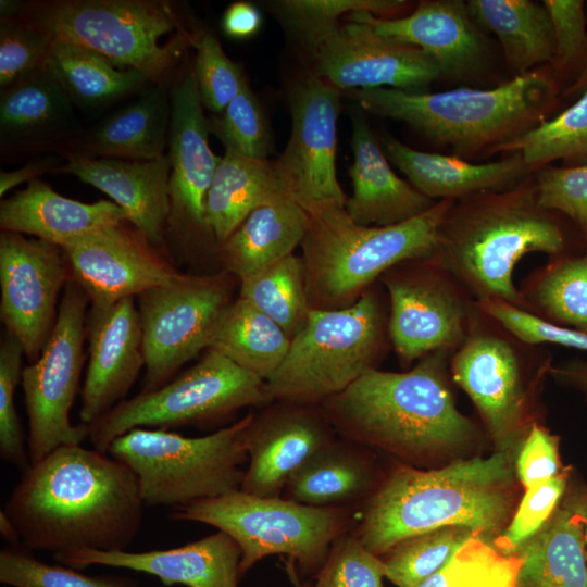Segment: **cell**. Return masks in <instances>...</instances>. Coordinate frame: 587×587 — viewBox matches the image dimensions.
I'll list each match as a JSON object with an SVG mask.
<instances>
[{"label":"cell","mask_w":587,"mask_h":587,"mask_svg":"<svg viewBox=\"0 0 587 587\" xmlns=\"http://www.w3.org/2000/svg\"><path fill=\"white\" fill-rule=\"evenodd\" d=\"M380 278L389 296L390 344L402 363L464 342L472 324L467 304L432 259L400 263Z\"/></svg>","instance_id":"obj_14"},{"label":"cell","mask_w":587,"mask_h":587,"mask_svg":"<svg viewBox=\"0 0 587 587\" xmlns=\"http://www.w3.org/2000/svg\"><path fill=\"white\" fill-rule=\"evenodd\" d=\"M384 146L388 159L408 182L434 201L505 190L535 171L520 153L499 161L472 163L455 155L420 151L390 136L385 138Z\"/></svg>","instance_id":"obj_27"},{"label":"cell","mask_w":587,"mask_h":587,"mask_svg":"<svg viewBox=\"0 0 587 587\" xmlns=\"http://www.w3.org/2000/svg\"><path fill=\"white\" fill-rule=\"evenodd\" d=\"M550 73L532 71L490 89L414 92L395 88L358 90L361 107L403 122L427 139L469 160L491 152L546 121L558 100Z\"/></svg>","instance_id":"obj_5"},{"label":"cell","mask_w":587,"mask_h":587,"mask_svg":"<svg viewBox=\"0 0 587 587\" xmlns=\"http://www.w3.org/2000/svg\"><path fill=\"white\" fill-rule=\"evenodd\" d=\"M408 7L402 0H284L276 2L284 22L304 45L339 24L341 16L366 12L392 18Z\"/></svg>","instance_id":"obj_45"},{"label":"cell","mask_w":587,"mask_h":587,"mask_svg":"<svg viewBox=\"0 0 587 587\" xmlns=\"http://www.w3.org/2000/svg\"><path fill=\"white\" fill-rule=\"evenodd\" d=\"M542 4L553 29L555 49L551 65L558 74L573 72L578 77L587 63L586 2L544 0Z\"/></svg>","instance_id":"obj_53"},{"label":"cell","mask_w":587,"mask_h":587,"mask_svg":"<svg viewBox=\"0 0 587 587\" xmlns=\"http://www.w3.org/2000/svg\"><path fill=\"white\" fill-rule=\"evenodd\" d=\"M587 11V1H586ZM587 91V63L579 76L565 89V96H580Z\"/></svg>","instance_id":"obj_60"},{"label":"cell","mask_w":587,"mask_h":587,"mask_svg":"<svg viewBox=\"0 0 587 587\" xmlns=\"http://www.w3.org/2000/svg\"><path fill=\"white\" fill-rule=\"evenodd\" d=\"M17 15L50 41L80 45L121 68L160 82L184 48V39L161 45L178 27V16L162 0H49L21 3Z\"/></svg>","instance_id":"obj_10"},{"label":"cell","mask_w":587,"mask_h":587,"mask_svg":"<svg viewBox=\"0 0 587 587\" xmlns=\"http://www.w3.org/2000/svg\"><path fill=\"white\" fill-rule=\"evenodd\" d=\"M88 365L79 417L90 426L124 400L145 366L142 333L134 297L90 307L86 317Z\"/></svg>","instance_id":"obj_22"},{"label":"cell","mask_w":587,"mask_h":587,"mask_svg":"<svg viewBox=\"0 0 587 587\" xmlns=\"http://www.w3.org/2000/svg\"><path fill=\"white\" fill-rule=\"evenodd\" d=\"M0 583L11 587H136L127 576L88 575L63 564H50L14 548L0 551Z\"/></svg>","instance_id":"obj_44"},{"label":"cell","mask_w":587,"mask_h":587,"mask_svg":"<svg viewBox=\"0 0 587 587\" xmlns=\"http://www.w3.org/2000/svg\"><path fill=\"white\" fill-rule=\"evenodd\" d=\"M514 466L525 489L562 473L558 437L536 424L532 425L520 447Z\"/></svg>","instance_id":"obj_54"},{"label":"cell","mask_w":587,"mask_h":587,"mask_svg":"<svg viewBox=\"0 0 587 587\" xmlns=\"http://www.w3.org/2000/svg\"><path fill=\"white\" fill-rule=\"evenodd\" d=\"M371 451L337 436L291 475L282 496L319 508L362 507L383 482Z\"/></svg>","instance_id":"obj_29"},{"label":"cell","mask_w":587,"mask_h":587,"mask_svg":"<svg viewBox=\"0 0 587 587\" xmlns=\"http://www.w3.org/2000/svg\"><path fill=\"white\" fill-rule=\"evenodd\" d=\"M284 564L295 587H384L382 558L369 551L351 532L334 541L313 584L301 582L295 560L286 558Z\"/></svg>","instance_id":"obj_43"},{"label":"cell","mask_w":587,"mask_h":587,"mask_svg":"<svg viewBox=\"0 0 587 587\" xmlns=\"http://www.w3.org/2000/svg\"><path fill=\"white\" fill-rule=\"evenodd\" d=\"M145 503L138 478L121 461L82 445L61 446L29 464L4 509L28 550H126Z\"/></svg>","instance_id":"obj_1"},{"label":"cell","mask_w":587,"mask_h":587,"mask_svg":"<svg viewBox=\"0 0 587 587\" xmlns=\"http://www.w3.org/2000/svg\"><path fill=\"white\" fill-rule=\"evenodd\" d=\"M338 435L321 404L274 400L245 433L248 467L240 490L279 497L291 475Z\"/></svg>","instance_id":"obj_20"},{"label":"cell","mask_w":587,"mask_h":587,"mask_svg":"<svg viewBox=\"0 0 587 587\" xmlns=\"http://www.w3.org/2000/svg\"><path fill=\"white\" fill-rule=\"evenodd\" d=\"M388 314L372 287L352 305L312 309L266 380L271 399L321 404L372 369L388 345Z\"/></svg>","instance_id":"obj_7"},{"label":"cell","mask_w":587,"mask_h":587,"mask_svg":"<svg viewBox=\"0 0 587 587\" xmlns=\"http://www.w3.org/2000/svg\"><path fill=\"white\" fill-rule=\"evenodd\" d=\"M89 298L73 279L64 287L53 330L38 359L23 367L21 386L28 419L29 464L64 445H80L89 426L73 425L70 410L85 361Z\"/></svg>","instance_id":"obj_13"},{"label":"cell","mask_w":587,"mask_h":587,"mask_svg":"<svg viewBox=\"0 0 587 587\" xmlns=\"http://www.w3.org/2000/svg\"><path fill=\"white\" fill-rule=\"evenodd\" d=\"M46 67L72 103L80 108L109 104L150 82L138 71L121 68L92 49L60 40L50 42Z\"/></svg>","instance_id":"obj_36"},{"label":"cell","mask_w":587,"mask_h":587,"mask_svg":"<svg viewBox=\"0 0 587 587\" xmlns=\"http://www.w3.org/2000/svg\"><path fill=\"white\" fill-rule=\"evenodd\" d=\"M124 222H128L126 213L113 201L70 199L39 178L0 202L1 230L32 235L60 248Z\"/></svg>","instance_id":"obj_28"},{"label":"cell","mask_w":587,"mask_h":587,"mask_svg":"<svg viewBox=\"0 0 587 587\" xmlns=\"http://www.w3.org/2000/svg\"><path fill=\"white\" fill-rule=\"evenodd\" d=\"M525 294L527 305L547 320L587 334V248L546 265L530 277Z\"/></svg>","instance_id":"obj_39"},{"label":"cell","mask_w":587,"mask_h":587,"mask_svg":"<svg viewBox=\"0 0 587 587\" xmlns=\"http://www.w3.org/2000/svg\"><path fill=\"white\" fill-rule=\"evenodd\" d=\"M535 184L540 207L569 216L587 241V164L546 165L536 171Z\"/></svg>","instance_id":"obj_52"},{"label":"cell","mask_w":587,"mask_h":587,"mask_svg":"<svg viewBox=\"0 0 587 587\" xmlns=\"http://www.w3.org/2000/svg\"><path fill=\"white\" fill-rule=\"evenodd\" d=\"M239 297L264 313L292 339L312 310L301 257L291 254L238 280Z\"/></svg>","instance_id":"obj_38"},{"label":"cell","mask_w":587,"mask_h":587,"mask_svg":"<svg viewBox=\"0 0 587 587\" xmlns=\"http://www.w3.org/2000/svg\"><path fill=\"white\" fill-rule=\"evenodd\" d=\"M474 537L480 536L469 527L444 526L405 538L384 554L385 577L397 587H417Z\"/></svg>","instance_id":"obj_41"},{"label":"cell","mask_w":587,"mask_h":587,"mask_svg":"<svg viewBox=\"0 0 587 587\" xmlns=\"http://www.w3.org/2000/svg\"><path fill=\"white\" fill-rule=\"evenodd\" d=\"M316 76L338 90L395 88L422 92L441 76L438 64L417 47L378 35L347 20L310 40Z\"/></svg>","instance_id":"obj_16"},{"label":"cell","mask_w":587,"mask_h":587,"mask_svg":"<svg viewBox=\"0 0 587 587\" xmlns=\"http://www.w3.org/2000/svg\"><path fill=\"white\" fill-rule=\"evenodd\" d=\"M563 382L574 385L587 394V362H573L552 370Z\"/></svg>","instance_id":"obj_58"},{"label":"cell","mask_w":587,"mask_h":587,"mask_svg":"<svg viewBox=\"0 0 587 587\" xmlns=\"http://www.w3.org/2000/svg\"><path fill=\"white\" fill-rule=\"evenodd\" d=\"M447 352L425 355L405 372L372 369L321 403L336 434L410 463L467 445L475 427L455 408Z\"/></svg>","instance_id":"obj_3"},{"label":"cell","mask_w":587,"mask_h":587,"mask_svg":"<svg viewBox=\"0 0 587 587\" xmlns=\"http://www.w3.org/2000/svg\"><path fill=\"white\" fill-rule=\"evenodd\" d=\"M261 25V14L258 9L248 2L232 3L223 15L224 32L234 38H247L253 35Z\"/></svg>","instance_id":"obj_55"},{"label":"cell","mask_w":587,"mask_h":587,"mask_svg":"<svg viewBox=\"0 0 587 587\" xmlns=\"http://www.w3.org/2000/svg\"><path fill=\"white\" fill-rule=\"evenodd\" d=\"M550 212L540 207L529 177L505 190L455 200L429 259L477 300L500 299L527 309L513 282L516 263L530 252L559 255L565 248L563 229Z\"/></svg>","instance_id":"obj_4"},{"label":"cell","mask_w":587,"mask_h":587,"mask_svg":"<svg viewBox=\"0 0 587 587\" xmlns=\"http://www.w3.org/2000/svg\"><path fill=\"white\" fill-rule=\"evenodd\" d=\"M453 202L439 200L424 213L390 226L357 224L342 205L309 213L301 258L311 308L352 305L391 267L432 258Z\"/></svg>","instance_id":"obj_6"},{"label":"cell","mask_w":587,"mask_h":587,"mask_svg":"<svg viewBox=\"0 0 587 587\" xmlns=\"http://www.w3.org/2000/svg\"><path fill=\"white\" fill-rule=\"evenodd\" d=\"M193 67L203 108L222 113L248 85L241 67L224 52L217 38L204 33L196 40Z\"/></svg>","instance_id":"obj_48"},{"label":"cell","mask_w":587,"mask_h":587,"mask_svg":"<svg viewBox=\"0 0 587 587\" xmlns=\"http://www.w3.org/2000/svg\"><path fill=\"white\" fill-rule=\"evenodd\" d=\"M514 554L521 559L516 587H587L584 525L563 504Z\"/></svg>","instance_id":"obj_34"},{"label":"cell","mask_w":587,"mask_h":587,"mask_svg":"<svg viewBox=\"0 0 587 587\" xmlns=\"http://www.w3.org/2000/svg\"><path fill=\"white\" fill-rule=\"evenodd\" d=\"M23 348L5 330L0 342V457L23 469L29 465L27 442L15 408V390L22 376Z\"/></svg>","instance_id":"obj_47"},{"label":"cell","mask_w":587,"mask_h":587,"mask_svg":"<svg viewBox=\"0 0 587 587\" xmlns=\"http://www.w3.org/2000/svg\"><path fill=\"white\" fill-rule=\"evenodd\" d=\"M352 195L346 212L363 226H390L409 221L432 208L434 201L392 171L386 154L361 117L352 123Z\"/></svg>","instance_id":"obj_26"},{"label":"cell","mask_w":587,"mask_h":587,"mask_svg":"<svg viewBox=\"0 0 587 587\" xmlns=\"http://www.w3.org/2000/svg\"><path fill=\"white\" fill-rule=\"evenodd\" d=\"M209 135L193 68L187 67L171 90L166 232L184 243L212 242L217 247L208 223L207 202L221 158L211 150Z\"/></svg>","instance_id":"obj_17"},{"label":"cell","mask_w":587,"mask_h":587,"mask_svg":"<svg viewBox=\"0 0 587 587\" xmlns=\"http://www.w3.org/2000/svg\"><path fill=\"white\" fill-rule=\"evenodd\" d=\"M291 133L274 161L287 195L308 213L346 205L336 172L340 93L316 75L298 83L290 93Z\"/></svg>","instance_id":"obj_15"},{"label":"cell","mask_w":587,"mask_h":587,"mask_svg":"<svg viewBox=\"0 0 587 587\" xmlns=\"http://www.w3.org/2000/svg\"><path fill=\"white\" fill-rule=\"evenodd\" d=\"M477 310L527 345L553 344L587 351V334L557 324L500 299H479Z\"/></svg>","instance_id":"obj_49"},{"label":"cell","mask_w":587,"mask_h":587,"mask_svg":"<svg viewBox=\"0 0 587 587\" xmlns=\"http://www.w3.org/2000/svg\"><path fill=\"white\" fill-rule=\"evenodd\" d=\"M59 161L53 157L40 158L33 160L27 164L23 165L20 168L13 171H1L0 172V196H3L17 187L22 183H29L34 179L39 178L46 172L53 171L58 167L57 164Z\"/></svg>","instance_id":"obj_56"},{"label":"cell","mask_w":587,"mask_h":587,"mask_svg":"<svg viewBox=\"0 0 587 587\" xmlns=\"http://www.w3.org/2000/svg\"><path fill=\"white\" fill-rule=\"evenodd\" d=\"M252 417L249 412L201 437L137 427L114 439L107 453L135 473L145 505L175 509L240 490Z\"/></svg>","instance_id":"obj_8"},{"label":"cell","mask_w":587,"mask_h":587,"mask_svg":"<svg viewBox=\"0 0 587 587\" xmlns=\"http://www.w3.org/2000/svg\"><path fill=\"white\" fill-rule=\"evenodd\" d=\"M285 195L273 162L225 151L207 202L208 223L217 249L253 210Z\"/></svg>","instance_id":"obj_33"},{"label":"cell","mask_w":587,"mask_h":587,"mask_svg":"<svg viewBox=\"0 0 587 587\" xmlns=\"http://www.w3.org/2000/svg\"><path fill=\"white\" fill-rule=\"evenodd\" d=\"M0 533L10 544L21 540L16 527L3 510L0 511Z\"/></svg>","instance_id":"obj_59"},{"label":"cell","mask_w":587,"mask_h":587,"mask_svg":"<svg viewBox=\"0 0 587 587\" xmlns=\"http://www.w3.org/2000/svg\"><path fill=\"white\" fill-rule=\"evenodd\" d=\"M270 402L265 380L208 349L175 379L117 403L89 426V439L95 449L107 453L114 439L137 427L168 430L207 425Z\"/></svg>","instance_id":"obj_11"},{"label":"cell","mask_w":587,"mask_h":587,"mask_svg":"<svg viewBox=\"0 0 587 587\" xmlns=\"http://www.w3.org/2000/svg\"><path fill=\"white\" fill-rule=\"evenodd\" d=\"M309 222V213L288 195L257 208L218 247L224 270L239 280L294 254Z\"/></svg>","instance_id":"obj_30"},{"label":"cell","mask_w":587,"mask_h":587,"mask_svg":"<svg viewBox=\"0 0 587 587\" xmlns=\"http://www.w3.org/2000/svg\"><path fill=\"white\" fill-rule=\"evenodd\" d=\"M566 479L567 475L563 471L553 478L525 489L509 525L495 539L494 546L501 554H514L544 527L564 496Z\"/></svg>","instance_id":"obj_50"},{"label":"cell","mask_w":587,"mask_h":587,"mask_svg":"<svg viewBox=\"0 0 587 587\" xmlns=\"http://www.w3.org/2000/svg\"><path fill=\"white\" fill-rule=\"evenodd\" d=\"M128 224L107 227L61 247L71 279L85 290L92 307L139 296L179 274Z\"/></svg>","instance_id":"obj_19"},{"label":"cell","mask_w":587,"mask_h":587,"mask_svg":"<svg viewBox=\"0 0 587 587\" xmlns=\"http://www.w3.org/2000/svg\"><path fill=\"white\" fill-rule=\"evenodd\" d=\"M171 123V91L159 83L112 113L87 135L83 152L93 158L154 160L164 154Z\"/></svg>","instance_id":"obj_32"},{"label":"cell","mask_w":587,"mask_h":587,"mask_svg":"<svg viewBox=\"0 0 587 587\" xmlns=\"http://www.w3.org/2000/svg\"><path fill=\"white\" fill-rule=\"evenodd\" d=\"M512 452L499 450L433 470L396 466L360 508L351 534L377 557L405 538L444 526L498 537L515 498Z\"/></svg>","instance_id":"obj_2"},{"label":"cell","mask_w":587,"mask_h":587,"mask_svg":"<svg viewBox=\"0 0 587 587\" xmlns=\"http://www.w3.org/2000/svg\"><path fill=\"white\" fill-rule=\"evenodd\" d=\"M54 172L71 174L108 195L151 245L164 243L170 214L167 154L154 160L93 158L76 152Z\"/></svg>","instance_id":"obj_25"},{"label":"cell","mask_w":587,"mask_h":587,"mask_svg":"<svg viewBox=\"0 0 587 587\" xmlns=\"http://www.w3.org/2000/svg\"><path fill=\"white\" fill-rule=\"evenodd\" d=\"M521 559L503 555L480 537L470 539L417 587H516Z\"/></svg>","instance_id":"obj_42"},{"label":"cell","mask_w":587,"mask_h":587,"mask_svg":"<svg viewBox=\"0 0 587 587\" xmlns=\"http://www.w3.org/2000/svg\"><path fill=\"white\" fill-rule=\"evenodd\" d=\"M290 342L278 324L238 297L223 314L209 349L266 382L284 361Z\"/></svg>","instance_id":"obj_37"},{"label":"cell","mask_w":587,"mask_h":587,"mask_svg":"<svg viewBox=\"0 0 587 587\" xmlns=\"http://www.w3.org/2000/svg\"><path fill=\"white\" fill-rule=\"evenodd\" d=\"M561 504L576 513L584 525V539L587 554V485L575 487L570 490Z\"/></svg>","instance_id":"obj_57"},{"label":"cell","mask_w":587,"mask_h":587,"mask_svg":"<svg viewBox=\"0 0 587 587\" xmlns=\"http://www.w3.org/2000/svg\"><path fill=\"white\" fill-rule=\"evenodd\" d=\"M360 508H319L237 490L175 508L171 517L213 526L235 539L241 549L240 576L273 554L295 560L303 574H314L334 541L351 532Z\"/></svg>","instance_id":"obj_9"},{"label":"cell","mask_w":587,"mask_h":587,"mask_svg":"<svg viewBox=\"0 0 587 587\" xmlns=\"http://www.w3.org/2000/svg\"><path fill=\"white\" fill-rule=\"evenodd\" d=\"M208 120L210 134L220 139L225 151L266 160L271 151V136L262 108L249 85L230 101L220 116Z\"/></svg>","instance_id":"obj_46"},{"label":"cell","mask_w":587,"mask_h":587,"mask_svg":"<svg viewBox=\"0 0 587 587\" xmlns=\"http://www.w3.org/2000/svg\"><path fill=\"white\" fill-rule=\"evenodd\" d=\"M235 279L225 270L205 275L179 273L138 296L146 367L141 391L163 386L180 366L210 348L234 301Z\"/></svg>","instance_id":"obj_12"},{"label":"cell","mask_w":587,"mask_h":587,"mask_svg":"<svg viewBox=\"0 0 587 587\" xmlns=\"http://www.w3.org/2000/svg\"><path fill=\"white\" fill-rule=\"evenodd\" d=\"M71 278L60 247L22 234H0V319L29 363L48 341L58 316V296Z\"/></svg>","instance_id":"obj_18"},{"label":"cell","mask_w":587,"mask_h":587,"mask_svg":"<svg viewBox=\"0 0 587 587\" xmlns=\"http://www.w3.org/2000/svg\"><path fill=\"white\" fill-rule=\"evenodd\" d=\"M50 40L18 15L1 16L0 87L46 67Z\"/></svg>","instance_id":"obj_51"},{"label":"cell","mask_w":587,"mask_h":587,"mask_svg":"<svg viewBox=\"0 0 587 587\" xmlns=\"http://www.w3.org/2000/svg\"><path fill=\"white\" fill-rule=\"evenodd\" d=\"M497 152L520 153L535 171L555 160H561L563 166L587 164V91L553 118L491 153Z\"/></svg>","instance_id":"obj_40"},{"label":"cell","mask_w":587,"mask_h":587,"mask_svg":"<svg viewBox=\"0 0 587 587\" xmlns=\"http://www.w3.org/2000/svg\"><path fill=\"white\" fill-rule=\"evenodd\" d=\"M467 11L476 23L492 32L515 76L541 63H552L554 37L545 5L530 0H469Z\"/></svg>","instance_id":"obj_35"},{"label":"cell","mask_w":587,"mask_h":587,"mask_svg":"<svg viewBox=\"0 0 587 587\" xmlns=\"http://www.w3.org/2000/svg\"><path fill=\"white\" fill-rule=\"evenodd\" d=\"M347 20L366 23L385 38L420 48L438 64L441 76L449 78L470 77L486 58V42L466 1L423 0L405 16L384 18L359 12Z\"/></svg>","instance_id":"obj_24"},{"label":"cell","mask_w":587,"mask_h":587,"mask_svg":"<svg viewBox=\"0 0 587 587\" xmlns=\"http://www.w3.org/2000/svg\"><path fill=\"white\" fill-rule=\"evenodd\" d=\"M57 563L83 570L90 565L127 569L158 577L165 586L239 587L241 549L217 530L180 547L145 552L77 549L53 554Z\"/></svg>","instance_id":"obj_23"},{"label":"cell","mask_w":587,"mask_h":587,"mask_svg":"<svg viewBox=\"0 0 587 587\" xmlns=\"http://www.w3.org/2000/svg\"><path fill=\"white\" fill-rule=\"evenodd\" d=\"M520 352L503 336L473 322L454 352V382L469 395L499 450L513 451L523 426L526 391Z\"/></svg>","instance_id":"obj_21"},{"label":"cell","mask_w":587,"mask_h":587,"mask_svg":"<svg viewBox=\"0 0 587 587\" xmlns=\"http://www.w3.org/2000/svg\"><path fill=\"white\" fill-rule=\"evenodd\" d=\"M72 104L47 67L21 78L1 90V146L30 147L63 136L74 123Z\"/></svg>","instance_id":"obj_31"}]
</instances>
